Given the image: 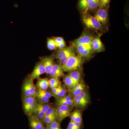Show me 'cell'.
I'll return each instance as SVG.
<instances>
[{
	"label": "cell",
	"instance_id": "1",
	"mask_svg": "<svg viewBox=\"0 0 129 129\" xmlns=\"http://www.w3.org/2000/svg\"><path fill=\"white\" fill-rule=\"evenodd\" d=\"M84 61L82 58L74 54L63 65H60L63 72H70L78 70L83 64Z\"/></svg>",
	"mask_w": 129,
	"mask_h": 129
},
{
	"label": "cell",
	"instance_id": "2",
	"mask_svg": "<svg viewBox=\"0 0 129 129\" xmlns=\"http://www.w3.org/2000/svg\"><path fill=\"white\" fill-rule=\"evenodd\" d=\"M37 90L34 80L30 75H28L24 79L22 85V96H35Z\"/></svg>",
	"mask_w": 129,
	"mask_h": 129
},
{
	"label": "cell",
	"instance_id": "3",
	"mask_svg": "<svg viewBox=\"0 0 129 129\" xmlns=\"http://www.w3.org/2000/svg\"><path fill=\"white\" fill-rule=\"evenodd\" d=\"M22 102L24 112L27 116L32 115L34 113L37 104L35 97L22 96Z\"/></svg>",
	"mask_w": 129,
	"mask_h": 129
},
{
	"label": "cell",
	"instance_id": "4",
	"mask_svg": "<svg viewBox=\"0 0 129 129\" xmlns=\"http://www.w3.org/2000/svg\"><path fill=\"white\" fill-rule=\"evenodd\" d=\"M82 20L84 24L89 28L98 30L101 28L102 24L94 17L89 14H84L82 16Z\"/></svg>",
	"mask_w": 129,
	"mask_h": 129
},
{
	"label": "cell",
	"instance_id": "5",
	"mask_svg": "<svg viewBox=\"0 0 129 129\" xmlns=\"http://www.w3.org/2000/svg\"><path fill=\"white\" fill-rule=\"evenodd\" d=\"M76 48L79 56L81 58L90 57L94 52L90 44L79 45Z\"/></svg>",
	"mask_w": 129,
	"mask_h": 129
},
{
	"label": "cell",
	"instance_id": "6",
	"mask_svg": "<svg viewBox=\"0 0 129 129\" xmlns=\"http://www.w3.org/2000/svg\"><path fill=\"white\" fill-rule=\"evenodd\" d=\"M93 38V36L91 34L85 31L73 42V46L76 47L79 45L85 44L91 45V41Z\"/></svg>",
	"mask_w": 129,
	"mask_h": 129
},
{
	"label": "cell",
	"instance_id": "7",
	"mask_svg": "<svg viewBox=\"0 0 129 129\" xmlns=\"http://www.w3.org/2000/svg\"><path fill=\"white\" fill-rule=\"evenodd\" d=\"M51 107L48 103H44L37 101V107L33 115H36L41 120L44 118L48 109Z\"/></svg>",
	"mask_w": 129,
	"mask_h": 129
},
{
	"label": "cell",
	"instance_id": "8",
	"mask_svg": "<svg viewBox=\"0 0 129 129\" xmlns=\"http://www.w3.org/2000/svg\"><path fill=\"white\" fill-rule=\"evenodd\" d=\"M28 117L30 129H46L44 123L37 116L32 114Z\"/></svg>",
	"mask_w": 129,
	"mask_h": 129
},
{
	"label": "cell",
	"instance_id": "9",
	"mask_svg": "<svg viewBox=\"0 0 129 129\" xmlns=\"http://www.w3.org/2000/svg\"><path fill=\"white\" fill-rule=\"evenodd\" d=\"M52 96V94L51 92L48 91L47 90H43L37 89L35 97L38 102L48 103L50 98Z\"/></svg>",
	"mask_w": 129,
	"mask_h": 129
},
{
	"label": "cell",
	"instance_id": "10",
	"mask_svg": "<svg viewBox=\"0 0 129 129\" xmlns=\"http://www.w3.org/2000/svg\"><path fill=\"white\" fill-rule=\"evenodd\" d=\"M46 73L45 69L41 62L37 63L36 64L33 71L29 75L33 80L40 78L41 75Z\"/></svg>",
	"mask_w": 129,
	"mask_h": 129
},
{
	"label": "cell",
	"instance_id": "11",
	"mask_svg": "<svg viewBox=\"0 0 129 129\" xmlns=\"http://www.w3.org/2000/svg\"><path fill=\"white\" fill-rule=\"evenodd\" d=\"M53 57L51 56L41 58V61L44 65L47 74H49L52 69L53 64Z\"/></svg>",
	"mask_w": 129,
	"mask_h": 129
},
{
	"label": "cell",
	"instance_id": "12",
	"mask_svg": "<svg viewBox=\"0 0 129 129\" xmlns=\"http://www.w3.org/2000/svg\"><path fill=\"white\" fill-rule=\"evenodd\" d=\"M91 46L92 50L95 52H101L105 50L104 45L99 36L93 38L91 41Z\"/></svg>",
	"mask_w": 129,
	"mask_h": 129
},
{
	"label": "cell",
	"instance_id": "13",
	"mask_svg": "<svg viewBox=\"0 0 129 129\" xmlns=\"http://www.w3.org/2000/svg\"><path fill=\"white\" fill-rule=\"evenodd\" d=\"M55 98L56 99V104L57 106L59 105H64L69 106H73V98L70 95L66 94L63 96Z\"/></svg>",
	"mask_w": 129,
	"mask_h": 129
},
{
	"label": "cell",
	"instance_id": "14",
	"mask_svg": "<svg viewBox=\"0 0 129 129\" xmlns=\"http://www.w3.org/2000/svg\"><path fill=\"white\" fill-rule=\"evenodd\" d=\"M94 17L101 24H106L107 22V11L104 8L99 9L96 13Z\"/></svg>",
	"mask_w": 129,
	"mask_h": 129
},
{
	"label": "cell",
	"instance_id": "15",
	"mask_svg": "<svg viewBox=\"0 0 129 129\" xmlns=\"http://www.w3.org/2000/svg\"><path fill=\"white\" fill-rule=\"evenodd\" d=\"M75 50L74 47H69L66 48L59 49L56 52L55 55V56L58 60L61 59L63 57L67 55L68 54L72 53H75Z\"/></svg>",
	"mask_w": 129,
	"mask_h": 129
},
{
	"label": "cell",
	"instance_id": "16",
	"mask_svg": "<svg viewBox=\"0 0 129 129\" xmlns=\"http://www.w3.org/2000/svg\"><path fill=\"white\" fill-rule=\"evenodd\" d=\"M49 75L51 78H55L58 79L64 76L63 72L60 65L53 64L52 69L49 74Z\"/></svg>",
	"mask_w": 129,
	"mask_h": 129
},
{
	"label": "cell",
	"instance_id": "17",
	"mask_svg": "<svg viewBox=\"0 0 129 129\" xmlns=\"http://www.w3.org/2000/svg\"><path fill=\"white\" fill-rule=\"evenodd\" d=\"M49 81L47 78L38 79L36 86L37 89L46 90L49 88Z\"/></svg>",
	"mask_w": 129,
	"mask_h": 129
},
{
	"label": "cell",
	"instance_id": "18",
	"mask_svg": "<svg viewBox=\"0 0 129 129\" xmlns=\"http://www.w3.org/2000/svg\"><path fill=\"white\" fill-rule=\"evenodd\" d=\"M73 106L81 108H84L89 103V98H79L74 99Z\"/></svg>",
	"mask_w": 129,
	"mask_h": 129
},
{
	"label": "cell",
	"instance_id": "19",
	"mask_svg": "<svg viewBox=\"0 0 129 129\" xmlns=\"http://www.w3.org/2000/svg\"><path fill=\"white\" fill-rule=\"evenodd\" d=\"M63 82L65 86L68 89H72L78 83L75 82L69 75L63 76Z\"/></svg>",
	"mask_w": 129,
	"mask_h": 129
},
{
	"label": "cell",
	"instance_id": "20",
	"mask_svg": "<svg viewBox=\"0 0 129 129\" xmlns=\"http://www.w3.org/2000/svg\"><path fill=\"white\" fill-rule=\"evenodd\" d=\"M69 75L76 83H79L81 79V74L78 70L73 71L69 73Z\"/></svg>",
	"mask_w": 129,
	"mask_h": 129
},
{
	"label": "cell",
	"instance_id": "21",
	"mask_svg": "<svg viewBox=\"0 0 129 129\" xmlns=\"http://www.w3.org/2000/svg\"><path fill=\"white\" fill-rule=\"evenodd\" d=\"M61 85V83L59 79L55 78H51L49 81V88L51 89L57 88Z\"/></svg>",
	"mask_w": 129,
	"mask_h": 129
},
{
	"label": "cell",
	"instance_id": "22",
	"mask_svg": "<svg viewBox=\"0 0 129 129\" xmlns=\"http://www.w3.org/2000/svg\"><path fill=\"white\" fill-rule=\"evenodd\" d=\"M99 0H89L88 4V10H93L99 7Z\"/></svg>",
	"mask_w": 129,
	"mask_h": 129
},
{
	"label": "cell",
	"instance_id": "23",
	"mask_svg": "<svg viewBox=\"0 0 129 129\" xmlns=\"http://www.w3.org/2000/svg\"><path fill=\"white\" fill-rule=\"evenodd\" d=\"M89 0H79V7L81 11L85 12L88 10V4Z\"/></svg>",
	"mask_w": 129,
	"mask_h": 129
},
{
	"label": "cell",
	"instance_id": "24",
	"mask_svg": "<svg viewBox=\"0 0 129 129\" xmlns=\"http://www.w3.org/2000/svg\"><path fill=\"white\" fill-rule=\"evenodd\" d=\"M85 86H84V87H82L79 89L75 90L68 89V91L69 92V94L70 95L72 98H73L74 97L79 94L81 92L84 91L85 89Z\"/></svg>",
	"mask_w": 129,
	"mask_h": 129
},
{
	"label": "cell",
	"instance_id": "25",
	"mask_svg": "<svg viewBox=\"0 0 129 129\" xmlns=\"http://www.w3.org/2000/svg\"><path fill=\"white\" fill-rule=\"evenodd\" d=\"M47 46L48 50H55L57 47L53 38H48L47 39Z\"/></svg>",
	"mask_w": 129,
	"mask_h": 129
},
{
	"label": "cell",
	"instance_id": "26",
	"mask_svg": "<svg viewBox=\"0 0 129 129\" xmlns=\"http://www.w3.org/2000/svg\"><path fill=\"white\" fill-rule=\"evenodd\" d=\"M82 124L70 120L66 129H81Z\"/></svg>",
	"mask_w": 129,
	"mask_h": 129
},
{
	"label": "cell",
	"instance_id": "27",
	"mask_svg": "<svg viewBox=\"0 0 129 129\" xmlns=\"http://www.w3.org/2000/svg\"><path fill=\"white\" fill-rule=\"evenodd\" d=\"M67 92H68V90L65 88L64 86L62 85L61 89L55 94L53 95L52 96L55 98L61 97L64 96L67 94Z\"/></svg>",
	"mask_w": 129,
	"mask_h": 129
},
{
	"label": "cell",
	"instance_id": "28",
	"mask_svg": "<svg viewBox=\"0 0 129 129\" xmlns=\"http://www.w3.org/2000/svg\"><path fill=\"white\" fill-rule=\"evenodd\" d=\"M55 120H57L56 116H52L44 117V118L42 119L41 121L44 124L46 125L50 123Z\"/></svg>",
	"mask_w": 129,
	"mask_h": 129
},
{
	"label": "cell",
	"instance_id": "29",
	"mask_svg": "<svg viewBox=\"0 0 129 129\" xmlns=\"http://www.w3.org/2000/svg\"><path fill=\"white\" fill-rule=\"evenodd\" d=\"M52 116H56V108L51 106L46 113L45 117Z\"/></svg>",
	"mask_w": 129,
	"mask_h": 129
},
{
	"label": "cell",
	"instance_id": "30",
	"mask_svg": "<svg viewBox=\"0 0 129 129\" xmlns=\"http://www.w3.org/2000/svg\"><path fill=\"white\" fill-rule=\"evenodd\" d=\"M46 125L54 129H62L60 125V123L57 120H54L50 123Z\"/></svg>",
	"mask_w": 129,
	"mask_h": 129
},
{
	"label": "cell",
	"instance_id": "31",
	"mask_svg": "<svg viewBox=\"0 0 129 129\" xmlns=\"http://www.w3.org/2000/svg\"><path fill=\"white\" fill-rule=\"evenodd\" d=\"M111 0H99V7L100 9H104L109 4Z\"/></svg>",
	"mask_w": 129,
	"mask_h": 129
},
{
	"label": "cell",
	"instance_id": "32",
	"mask_svg": "<svg viewBox=\"0 0 129 129\" xmlns=\"http://www.w3.org/2000/svg\"><path fill=\"white\" fill-rule=\"evenodd\" d=\"M74 122L82 124L83 118H82V114H81L80 111L79 110L78 111V113H77L76 118Z\"/></svg>",
	"mask_w": 129,
	"mask_h": 129
},
{
	"label": "cell",
	"instance_id": "33",
	"mask_svg": "<svg viewBox=\"0 0 129 129\" xmlns=\"http://www.w3.org/2000/svg\"><path fill=\"white\" fill-rule=\"evenodd\" d=\"M55 42L56 45L57 44H60V43H62V42H64V40L63 39L62 37H54L53 38Z\"/></svg>",
	"mask_w": 129,
	"mask_h": 129
},
{
	"label": "cell",
	"instance_id": "34",
	"mask_svg": "<svg viewBox=\"0 0 129 129\" xmlns=\"http://www.w3.org/2000/svg\"><path fill=\"white\" fill-rule=\"evenodd\" d=\"M62 87V85L60 86H58V87H57V88H53V89H51V93L52 95H53L55 94L56 93H57V92H58L60 89Z\"/></svg>",
	"mask_w": 129,
	"mask_h": 129
},
{
	"label": "cell",
	"instance_id": "35",
	"mask_svg": "<svg viewBox=\"0 0 129 129\" xmlns=\"http://www.w3.org/2000/svg\"><path fill=\"white\" fill-rule=\"evenodd\" d=\"M66 45L65 42L56 45L57 48H59V49H63V48H65Z\"/></svg>",
	"mask_w": 129,
	"mask_h": 129
},
{
	"label": "cell",
	"instance_id": "36",
	"mask_svg": "<svg viewBox=\"0 0 129 129\" xmlns=\"http://www.w3.org/2000/svg\"><path fill=\"white\" fill-rule=\"evenodd\" d=\"M46 129H54L51 128L50 126H48L47 125H46Z\"/></svg>",
	"mask_w": 129,
	"mask_h": 129
}]
</instances>
